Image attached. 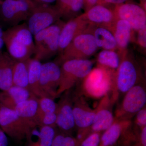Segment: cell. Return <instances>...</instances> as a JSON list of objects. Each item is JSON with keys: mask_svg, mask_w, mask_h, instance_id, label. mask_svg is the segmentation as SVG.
<instances>
[{"mask_svg": "<svg viewBox=\"0 0 146 146\" xmlns=\"http://www.w3.org/2000/svg\"><path fill=\"white\" fill-rule=\"evenodd\" d=\"M4 45L3 37H0V53L2 52V50Z\"/></svg>", "mask_w": 146, "mask_h": 146, "instance_id": "obj_40", "label": "cell"}, {"mask_svg": "<svg viewBox=\"0 0 146 146\" xmlns=\"http://www.w3.org/2000/svg\"><path fill=\"white\" fill-rule=\"evenodd\" d=\"M1 2H0V5H1Z\"/></svg>", "mask_w": 146, "mask_h": 146, "instance_id": "obj_45", "label": "cell"}, {"mask_svg": "<svg viewBox=\"0 0 146 146\" xmlns=\"http://www.w3.org/2000/svg\"><path fill=\"white\" fill-rule=\"evenodd\" d=\"M3 39L8 54L18 61H26L35 53L33 35L26 23L4 31Z\"/></svg>", "mask_w": 146, "mask_h": 146, "instance_id": "obj_1", "label": "cell"}, {"mask_svg": "<svg viewBox=\"0 0 146 146\" xmlns=\"http://www.w3.org/2000/svg\"><path fill=\"white\" fill-rule=\"evenodd\" d=\"M146 103V92L141 84H136L125 93L123 100L121 111L124 115L131 116L144 108Z\"/></svg>", "mask_w": 146, "mask_h": 146, "instance_id": "obj_14", "label": "cell"}, {"mask_svg": "<svg viewBox=\"0 0 146 146\" xmlns=\"http://www.w3.org/2000/svg\"><path fill=\"white\" fill-rule=\"evenodd\" d=\"M125 126L119 122L115 123L105 131L100 138V146H112L119 140Z\"/></svg>", "mask_w": 146, "mask_h": 146, "instance_id": "obj_27", "label": "cell"}, {"mask_svg": "<svg viewBox=\"0 0 146 146\" xmlns=\"http://www.w3.org/2000/svg\"><path fill=\"white\" fill-rule=\"evenodd\" d=\"M35 2L41 4H50L56 1V0H34Z\"/></svg>", "mask_w": 146, "mask_h": 146, "instance_id": "obj_39", "label": "cell"}, {"mask_svg": "<svg viewBox=\"0 0 146 146\" xmlns=\"http://www.w3.org/2000/svg\"><path fill=\"white\" fill-rule=\"evenodd\" d=\"M4 31L0 26V37H3Z\"/></svg>", "mask_w": 146, "mask_h": 146, "instance_id": "obj_42", "label": "cell"}, {"mask_svg": "<svg viewBox=\"0 0 146 146\" xmlns=\"http://www.w3.org/2000/svg\"><path fill=\"white\" fill-rule=\"evenodd\" d=\"M140 146H146V127L142 128L140 138Z\"/></svg>", "mask_w": 146, "mask_h": 146, "instance_id": "obj_38", "label": "cell"}, {"mask_svg": "<svg viewBox=\"0 0 146 146\" xmlns=\"http://www.w3.org/2000/svg\"><path fill=\"white\" fill-rule=\"evenodd\" d=\"M92 31L98 48L103 50H118L117 45L112 32L105 27L92 25Z\"/></svg>", "mask_w": 146, "mask_h": 146, "instance_id": "obj_22", "label": "cell"}, {"mask_svg": "<svg viewBox=\"0 0 146 146\" xmlns=\"http://www.w3.org/2000/svg\"><path fill=\"white\" fill-rule=\"evenodd\" d=\"M28 69L29 90L37 98L46 96L40 86V76L42 64L34 58L27 60Z\"/></svg>", "mask_w": 146, "mask_h": 146, "instance_id": "obj_19", "label": "cell"}, {"mask_svg": "<svg viewBox=\"0 0 146 146\" xmlns=\"http://www.w3.org/2000/svg\"><path fill=\"white\" fill-rule=\"evenodd\" d=\"M36 4L33 0H4L0 5L1 18L11 27L17 25L27 21Z\"/></svg>", "mask_w": 146, "mask_h": 146, "instance_id": "obj_5", "label": "cell"}, {"mask_svg": "<svg viewBox=\"0 0 146 146\" xmlns=\"http://www.w3.org/2000/svg\"><path fill=\"white\" fill-rule=\"evenodd\" d=\"M56 125L61 130L69 132L75 126L73 106L68 97H65L57 104Z\"/></svg>", "mask_w": 146, "mask_h": 146, "instance_id": "obj_15", "label": "cell"}, {"mask_svg": "<svg viewBox=\"0 0 146 146\" xmlns=\"http://www.w3.org/2000/svg\"><path fill=\"white\" fill-rule=\"evenodd\" d=\"M94 61L89 59H70L61 62V75L56 96L84 79L93 69Z\"/></svg>", "mask_w": 146, "mask_h": 146, "instance_id": "obj_3", "label": "cell"}, {"mask_svg": "<svg viewBox=\"0 0 146 146\" xmlns=\"http://www.w3.org/2000/svg\"><path fill=\"white\" fill-rule=\"evenodd\" d=\"M56 113L37 114L36 123L38 126H50L54 127L56 125Z\"/></svg>", "mask_w": 146, "mask_h": 146, "instance_id": "obj_31", "label": "cell"}, {"mask_svg": "<svg viewBox=\"0 0 146 146\" xmlns=\"http://www.w3.org/2000/svg\"><path fill=\"white\" fill-rule=\"evenodd\" d=\"M98 49L92 31V25L78 35L59 55V61L70 59H86L94 55Z\"/></svg>", "mask_w": 146, "mask_h": 146, "instance_id": "obj_4", "label": "cell"}, {"mask_svg": "<svg viewBox=\"0 0 146 146\" xmlns=\"http://www.w3.org/2000/svg\"><path fill=\"white\" fill-rule=\"evenodd\" d=\"M61 19L55 6L37 3L26 23L34 36Z\"/></svg>", "mask_w": 146, "mask_h": 146, "instance_id": "obj_7", "label": "cell"}, {"mask_svg": "<svg viewBox=\"0 0 146 146\" xmlns=\"http://www.w3.org/2000/svg\"><path fill=\"white\" fill-rule=\"evenodd\" d=\"M140 5L146 10V0H140Z\"/></svg>", "mask_w": 146, "mask_h": 146, "instance_id": "obj_41", "label": "cell"}, {"mask_svg": "<svg viewBox=\"0 0 146 146\" xmlns=\"http://www.w3.org/2000/svg\"><path fill=\"white\" fill-rule=\"evenodd\" d=\"M15 60L8 53H0V90L7 91L13 86L12 74Z\"/></svg>", "mask_w": 146, "mask_h": 146, "instance_id": "obj_21", "label": "cell"}, {"mask_svg": "<svg viewBox=\"0 0 146 146\" xmlns=\"http://www.w3.org/2000/svg\"><path fill=\"white\" fill-rule=\"evenodd\" d=\"M109 5H97L82 13V15L90 25L105 27L113 33L117 19L114 13V7L111 8Z\"/></svg>", "mask_w": 146, "mask_h": 146, "instance_id": "obj_12", "label": "cell"}, {"mask_svg": "<svg viewBox=\"0 0 146 146\" xmlns=\"http://www.w3.org/2000/svg\"><path fill=\"white\" fill-rule=\"evenodd\" d=\"M31 129L38 126L36 117L38 114V98L33 97L16 105L12 108Z\"/></svg>", "mask_w": 146, "mask_h": 146, "instance_id": "obj_16", "label": "cell"}, {"mask_svg": "<svg viewBox=\"0 0 146 146\" xmlns=\"http://www.w3.org/2000/svg\"><path fill=\"white\" fill-rule=\"evenodd\" d=\"M39 146H51L55 136V131L54 127L50 126H39Z\"/></svg>", "mask_w": 146, "mask_h": 146, "instance_id": "obj_28", "label": "cell"}, {"mask_svg": "<svg viewBox=\"0 0 146 146\" xmlns=\"http://www.w3.org/2000/svg\"><path fill=\"white\" fill-rule=\"evenodd\" d=\"M133 31L129 24L124 20L117 19L115 23L113 33L121 52L127 50L130 42L133 39Z\"/></svg>", "mask_w": 146, "mask_h": 146, "instance_id": "obj_18", "label": "cell"}, {"mask_svg": "<svg viewBox=\"0 0 146 146\" xmlns=\"http://www.w3.org/2000/svg\"><path fill=\"white\" fill-rule=\"evenodd\" d=\"M15 1H26V0H15Z\"/></svg>", "mask_w": 146, "mask_h": 146, "instance_id": "obj_44", "label": "cell"}, {"mask_svg": "<svg viewBox=\"0 0 146 146\" xmlns=\"http://www.w3.org/2000/svg\"><path fill=\"white\" fill-rule=\"evenodd\" d=\"M84 9L86 12L91 7L97 5L101 4L102 0H83Z\"/></svg>", "mask_w": 146, "mask_h": 146, "instance_id": "obj_35", "label": "cell"}, {"mask_svg": "<svg viewBox=\"0 0 146 146\" xmlns=\"http://www.w3.org/2000/svg\"><path fill=\"white\" fill-rule=\"evenodd\" d=\"M123 52L113 50H102L97 57L98 66L116 73L121 60Z\"/></svg>", "mask_w": 146, "mask_h": 146, "instance_id": "obj_23", "label": "cell"}, {"mask_svg": "<svg viewBox=\"0 0 146 146\" xmlns=\"http://www.w3.org/2000/svg\"><path fill=\"white\" fill-rule=\"evenodd\" d=\"M55 7L61 19L67 22L82 14L83 0H56Z\"/></svg>", "mask_w": 146, "mask_h": 146, "instance_id": "obj_20", "label": "cell"}, {"mask_svg": "<svg viewBox=\"0 0 146 146\" xmlns=\"http://www.w3.org/2000/svg\"><path fill=\"white\" fill-rule=\"evenodd\" d=\"M116 74L98 66L92 69L84 78V86L87 93L95 97L102 96L109 91Z\"/></svg>", "mask_w": 146, "mask_h": 146, "instance_id": "obj_9", "label": "cell"}, {"mask_svg": "<svg viewBox=\"0 0 146 146\" xmlns=\"http://www.w3.org/2000/svg\"><path fill=\"white\" fill-rule=\"evenodd\" d=\"M0 128L7 135L17 140L28 137L31 129L13 110L1 104Z\"/></svg>", "mask_w": 146, "mask_h": 146, "instance_id": "obj_8", "label": "cell"}, {"mask_svg": "<svg viewBox=\"0 0 146 146\" xmlns=\"http://www.w3.org/2000/svg\"><path fill=\"white\" fill-rule=\"evenodd\" d=\"M137 32L136 42L141 50L145 51L146 48V27L139 30Z\"/></svg>", "mask_w": 146, "mask_h": 146, "instance_id": "obj_33", "label": "cell"}, {"mask_svg": "<svg viewBox=\"0 0 146 146\" xmlns=\"http://www.w3.org/2000/svg\"><path fill=\"white\" fill-rule=\"evenodd\" d=\"M90 24L84 18L82 14L67 21L61 31L59 39L58 53L59 55L76 36L86 30Z\"/></svg>", "mask_w": 146, "mask_h": 146, "instance_id": "obj_13", "label": "cell"}, {"mask_svg": "<svg viewBox=\"0 0 146 146\" xmlns=\"http://www.w3.org/2000/svg\"><path fill=\"white\" fill-rule=\"evenodd\" d=\"M138 66L128 50L123 53L121 60L115 76L116 87L125 94L138 83L139 79Z\"/></svg>", "mask_w": 146, "mask_h": 146, "instance_id": "obj_6", "label": "cell"}, {"mask_svg": "<svg viewBox=\"0 0 146 146\" xmlns=\"http://www.w3.org/2000/svg\"><path fill=\"white\" fill-rule=\"evenodd\" d=\"M33 146H39V145L38 144H35V145H33Z\"/></svg>", "mask_w": 146, "mask_h": 146, "instance_id": "obj_43", "label": "cell"}, {"mask_svg": "<svg viewBox=\"0 0 146 146\" xmlns=\"http://www.w3.org/2000/svg\"><path fill=\"white\" fill-rule=\"evenodd\" d=\"M114 11L117 19L127 22L134 32L146 27V10L140 4L128 1L114 6Z\"/></svg>", "mask_w": 146, "mask_h": 146, "instance_id": "obj_10", "label": "cell"}, {"mask_svg": "<svg viewBox=\"0 0 146 146\" xmlns=\"http://www.w3.org/2000/svg\"><path fill=\"white\" fill-rule=\"evenodd\" d=\"M12 80L13 85L29 90L28 69L27 60H15L13 66Z\"/></svg>", "mask_w": 146, "mask_h": 146, "instance_id": "obj_25", "label": "cell"}, {"mask_svg": "<svg viewBox=\"0 0 146 146\" xmlns=\"http://www.w3.org/2000/svg\"><path fill=\"white\" fill-rule=\"evenodd\" d=\"M33 97L36 96L28 89L13 85L7 91L0 92V104L12 109L21 102Z\"/></svg>", "mask_w": 146, "mask_h": 146, "instance_id": "obj_17", "label": "cell"}, {"mask_svg": "<svg viewBox=\"0 0 146 146\" xmlns=\"http://www.w3.org/2000/svg\"><path fill=\"white\" fill-rule=\"evenodd\" d=\"M128 1L129 0H102L101 4L115 6L123 3Z\"/></svg>", "mask_w": 146, "mask_h": 146, "instance_id": "obj_36", "label": "cell"}, {"mask_svg": "<svg viewBox=\"0 0 146 146\" xmlns=\"http://www.w3.org/2000/svg\"><path fill=\"white\" fill-rule=\"evenodd\" d=\"M8 143L7 134L0 128V146H8Z\"/></svg>", "mask_w": 146, "mask_h": 146, "instance_id": "obj_37", "label": "cell"}, {"mask_svg": "<svg viewBox=\"0 0 146 146\" xmlns=\"http://www.w3.org/2000/svg\"><path fill=\"white\" fill-rule=\"evenodd\" d=\"M73 110L75 125L80 129H87L95 121L96 112L76 104L73 106Z\"/></svg>", "mask_w": 146, "mask_h": 146, "instance_id": "obj_24", "label": "cell"}, {"mask_svg": "<svg viewBox=\"0 0 146 146\" xmlns=\"http://www.w3.org/2000/svg\"><path fill=\"white\" fill-rule=\"evenodd\" d=\"M114 122V117L110 110L106 108L100 110L96 112V119L91 126L92 133L105 131Z\"/></svg>", "mask_w": 146, "mask_h": 146, "instance_id": "obj_26", "label": "cell"}, {"mask_svg": "<svg viewBox=\"0 0 146 146\" xmlns=\"http://www.w3.org/2000/svg\"><path fill=\"white\" fill-rule=\"evenodd\" d=\"M136 122L138 125L143 128L146 126V110L143 108L136 113Z\"/></svg>", "mask_w": 146, "mask_h": 146, "instance_id": "obj_34", "label": "cell"}, {"mask_svg": "<svg viewBox=\"0 0 146 146\" xmlns=\"http://www.w3.org/2000/svg\"><path fill=\"white\" fill-rule=\"evenodd\" d=\"M38 111L39 114L56 113L57 104L53 99L49 97L44 96L38 98Z\"/></svg>", "mask_w": 146, "mask_h": 146, "instance_id": "obj_29", "label": "cell"}, {"mask_svg": "<svg viewBox=\"0 0 146 146\" xmlns=\"http://www.w3.org/2000/svg\"><path fill=\"white\" fill-rule=\"evenodd\" d=\"M65 23L60 19L34 35L35 58L40 61L48 60L58 53L59 36Z\"/></svg>", "mask_w": 146, "mask_h": 146, "instance_id": "obj_2", "label": "cell"}, {"mask_svg": "<svg viewBox=\"0 0 146 146\" xmlns=\"http://www.w3.org/2000/svg\"><path fill=\"white\" fill-rule=\"evenodd\" d=\"M61 75L60 67L57 62H48L42 64L40 72L41 89L46 96L54 99L56 93Z\"/></svg>", "mask_w": 146, "mask_h": 146, "instance_id": "obj_11", "label": "cell"}, {"mask_svg": "<svg viewBox=\"0 0 146 146\" xmlns=\"http://www.w3.org/2000/svg\"><path fill=\"white\" fill-rule=\"evenodd\" d=\"M100 135L98 132H93L88 135L79 146H98L100 141Z\"/></svg>", "mask_w": 146, "mask_h": 146, "instance_id": "obj_32", "label": "cell"}, {"mask_svg": "<svg viewBox=\"0 0 146 146\" xmlns=\"http://www.w3.org/2000/svg\"><path fill=\"white\" fill-rule=\"evenodd\" d=\"M51 146H78L75 138L64 134L55 136Z\"/></svg>", "mask_w": 146, "mask_h": 146, "instance_id": "obj_30", "label": "cell"}]
</instances>
